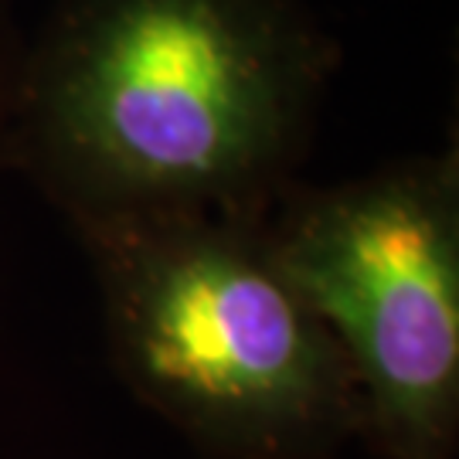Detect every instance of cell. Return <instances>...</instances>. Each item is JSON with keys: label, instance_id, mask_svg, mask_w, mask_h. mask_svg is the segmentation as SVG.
<instances>
[{"label": "cell", "instance_id": "cell-2", "mask_svg": "<svg viewBox=\"0 0 459 459\" xmlns=\"http://www.w3.org/2000/svg\"><path fill=\"white\" fill-rule=\"evenodd\" d=\"M263 225L157 214L75 235L116 371L150 411L212 459H333L361 439L358 385Z\"/></svg>", "mask_w": 459, "mask_h": 459}, {"label": "cell", "instance_id": "cell-3", "mask_svg": "<svg viewBox=\"0 0 459 459\" xmlns=\"http://www.w3.org/2000/svg\"><path fill=\"white\" fill-rule=\"evenodd\" d=\"M265 238L341 347L381 459L459 453V150L341 184L296 181Z\"/></svg>", "mask_w": 459, "mask_h": 459}, {"label": "cell", "instance_id": "cell-1", "mask_svg": "<svg viewBox=\"0 0 459 459\" xmlns=\"http://www.w3.org/2000/svg\"><path fill=\"white\" fill-rule=\"evenodd\" d=\"M341 45L299 0H55L21 45L0 170L68 229L263 221L299 178Z\"/></svg>", "mask_w": 459, "mask_h": 459}, {"label": "cell", "instance_id": "cell-4", "mask_svg": "<svg viewBox=\"0 0 459 459\" xmlns=\"http://www.w3.org/2000/svg\"><path fill=\"white\" fill-rule=\"evenodd\" d=\"M21 45H24V38L17 34L14 0H0V157H4V136H7V116H11Z\"/></svg>", "mask_w": 459, "mask_h": 459}]
</instances>
